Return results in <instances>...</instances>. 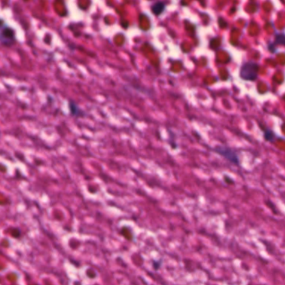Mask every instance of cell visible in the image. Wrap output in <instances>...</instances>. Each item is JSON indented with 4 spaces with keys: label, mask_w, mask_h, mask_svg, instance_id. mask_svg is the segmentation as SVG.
I'll return each instance as SVG.
<instances>
[{
    "label": "cell",
    "mask_w": 285,
    "mask_h": 285,
    "mask_svg": "<svg viewBox=\"0 0 285 285\" xmlns=\"http://www.w3.org/2000/svg\"><path fill=\"white\" fill-rule=\"evenodd\" d=\"M217 152H219L220 154L223 156V157H225L227 159H228L230 161L234 163H237L238 162V160H237V156L235 155L233 151L230 150V149H227L224 148V147H222V148H218L217 149Z\"/></svg>",
    "instance_id": "obj_4"
},
{
    "label": "cell",
    "mask_w": 285,
    "mask_h": 285,
    "mask_svg": "<svg viewBox=\"0 0 285 285\" xmlns=\"http://www.w3.org/2000/svg\"><path fill=\"white\" fill-rule=\"evenodd\" d=\"M259 66L254 62H247L243 64L240 70V75L243 80H254L258 77Z\"/></svg>",
    "instance_id": "obj_2"
},
{
    "label": "cell",
    "mask_w": 285,
    "mask_h": 285,
    "mask_svg": "<svg viewBox=\"0 0 285 285\" xmlns=\"http://www.w3.org/2000/svg\"><path fill=\"white\" fill-rule=\"evenodd\" d=\"M69 111H70V114L73 116L77 117V118L85 116V112L73 100H69Z\"/></svg>",
    "instance_id": "obj_5"
},
{
    "label": "cell",
    "mask_w": 285,
    "mask_h": 285,
    "mask_svg": "<svg viewBox=\"0 0 285 285\" xmlns=\"http://www.w3.org/2000/svg\"><path fill=\"white\" fill-rule=\"evenodd\" d=\"M166 3L162 1H157L152 3L151 6V11L155 16H160L165 12Z\"/></svg>",
    "instance_id": "obj_3"
},
{
    "label": "cell",
    "mask_w": 285,
    "mask_h": 285,
    "mask_svg": "<svg viewBox=\"0 0 285 285\" xmlns=\"http://www.w3.org/2000/svg\"><path fill=\"white\" fill-rule=\"evenodd\" d=\"M0 27H1V33H0L1 44L4 47H11L12 45H14L16 42L15 30L9 26L4 24L3 20Z\"/></svg>",
    "instance_id": "obj_1"
}]
</instances>
